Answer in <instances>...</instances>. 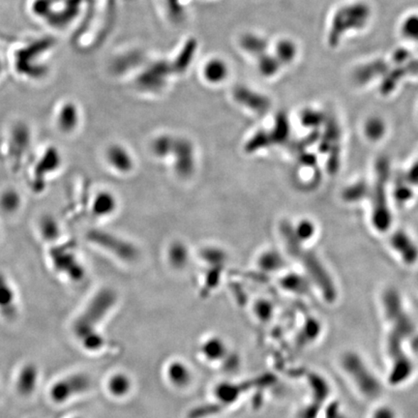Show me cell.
Wrapping results in <instances>:
<instances>
[{
	"instance_id": "1",
	"label": "cell",
	"mask_w": 418,
	"mask_h": 418,
	"mask_svg": "<svg viewBox=\"0 0 418 418\" xmlns=\"http://www.w3.org/2000/svg\"><path fill=\"white\" fill-rule=\"evenodd\" d=\"M117 302V296L112 289H103L88 301L84 311L74 323V333L77 339L85 335L99 333L98 323L104 320Z\"/></svg>"
},
{
	"instance_id": "2",
	"label": "cell",
	"mask_w": 418,
	"mask_h": 418,
	"mask_svg": "<svg viewBox=\"0 0 418 418\" xmlns=\"http://www.w3.org/2000/svg\"><path fill=\"white\" fill-rule=\"evenodd\" d=\"M92 385L90 377L85 373H75L61 377L50 388V398L55 404H63L87 393Z\"/></svg>"
},
{
	"instance_id": "3",
	"label": "cell",
	"mask_w": 418,
	"mask_h": 418,
	"mask_svg": "<svg viewBox=\"0 0 418 418\" xmlns=\"http://www.w3.org/2000/svg\"><path fill=\"white\" fill-rule=\"evenodd\" d=\"M87 240L95 245L114 254L125 262L135 261L139 252L135 246L111 232L102 230H92L87 234Z\"/></svg>"
},
{
	"instance_id": "4",
	"label": "cell",
	"mask_w": 418,
	"mask_h": 418,
	"mask_svg": "<svg viewBox=\"0 0 418 418\" xmlns=\"http://www.w3.org/2000/svg\"><path fill=\"white\" fill-rule=\"evenodd\" d=\"M50 261L58 274L72 282H80L85 275V265L71 247L55 248L50 251Z\"/></svg>"
},
{
	"instance_id": "5",
	"label": "cell",
	"mask_w": 418,
	"mask_h": 418,
	"mask_svg": "<svg viewBox=\"0 0 418 418\" xmlns=\"http://www.w3.org/2000/svg\"><path fill=\"white\" fill-rule=\"evenodd\" d=\"M82 114L79 104L74 100H63L56 107L55 125L64 136H72L82 125Z\"/></svg>"
},
{
	"instance_id": "6",
	"label": "cell",
	"mask_w": 418,
	"mask_h": 418,
	"mask_svg": "<svg viewBox=\"0 0 418 418\" xmlns=\"http://www.w3.org/2000/svg\"><path fill=\"white\" fill-rule=\"evenodd\" d=\"M104 158L109 167L119 173H130L133 168L132 155L122 144H114L104 151Z\"/></svg>"
},
{
	"instance_id": "7",
	"label": "cell",
	"mask_w": 418,
	"mask_h": 418,
	"mask_svg": "<svg viewBox=\"0 0 418 418\" xmlns=\"http://www.w3.org/2000/svg\"><path fill=\"white\" fill-rule=\"evenodd\" d=\"M10 147L16 157L23 156L31 146L32 133L28 123L18 122L11 127Z\"/></svg>"
},
{
	"instance_id": "8",
	"label": "cell",
	"mask_w": 418,
	"mask_h": 418,
	"mask_svg": "<svg viewBox=\"0 0 418 418\" xmlns=\"http://www.w3.org/2000/svg\"><path fill=\"white\" fill-rule=\"evenodd\" d=\"M0 312L4 317L14 318L18 312V296L9 279L0 272Z\"/></svg>"
},
{
	"instance_id": "9",
	"label": "cell",
	"mask_w": 418,
	"mask_h": 418,
	"mask_svg": "<svg viewBox=\"0 0 418 418\" xmlns=\"http://www.w3.org/2000/svg\"><path fill=\"white\" fill-rule=\"evenodd\" d=\"M173 151L176 154V171L181 176H188L194 171V150L192 144L185 139L174 141Z\"/></svg>"
},
{
	"instance_id": "10",
	"label": "cell",
	"mask_w": 418,
	"mask_h": 418,
	"mask_svg": "<svg viewBox=\"0 0 418 418\" xmlns=\"http://www.w3.org/2000/svg\"><path fill=\"white\" fill-rule=\"evenodd\" d=\"M166 377L171 387L184 390L192 383V370L181 360H173L166 367Z\"/></svg>"
},
{
	"instance_id": "11",
	"label": "cell",
	"mask_w": 418,
	"mask_h": 418,
	"mask_svg": "<svg viewBox=\"0 0 418 418\" xmlns=\"http://www.w3.org/2000/svg\"><path fill=\"white\" fill-rule=\"evenodd\" d=\"M63 164V157L55 146H50L45 150L44 154L37 161V164L34 168L35 176L36 179L43 178V176H48L50 174L55 173L60 170Z\"/></svg>"
},
{
	"instance_id": "12",
	"label": "cell",
	"mask_w": 418,
	"mask_h": 418,
	"mask_svg": "<svg viewBox=\"0 0 418 418\" xmlns=\"http://www.w3.org/2000/svg\"><path fill=\"white\" fill-rule=\"evenodd\" d=\"M39 383V372L33 364L21 367L16 380V388L21 396H31Z\"/></svg>"
},
{
	"instance_id": "13",
	"label": "cell",
	"mask_w": 418,
	"mask_h": 418,
	"mask_svg": "<svg viewBox=\"0 0 418 418\" xmlns=\"http://www.w3.org/2000/svg\"><path fill=\"white\" fill-rule=\"evenodd\" d=\"M117 200L114 195L109 191L96 193L91 202L90 210L95 218H106L117 210Z\"/></svg>"
},
{
	"instance_id": "14",
	"label": "cell",
	"mask_w": 418,
	"mask_h": 418,
	"mask_svg": "<svg viewBox=\"0 0 418 418\" xmlns=\"http://www.w3.org/2000/svg\"><path fill=\"white\" fill-rule=\"evenodd\" d=\"M23 205V198L17 189L7 187L0 192V211L5 215L17 214Z\"/></svg>"
},
{
	"instance_id": "15",
	"label": "cell",
	"mask_w": 418,
	"mask_h": 418,
	"mask_svg": "<svg viewBox=\"0 0 418 418\" xmlns=\"http://www.w3.org/2000/svg\"><path fill=\"white\" fill-rule=\"evenodd\" d=\"M37 227H38L40 237L48 242L55 243L60 240L63 235V227L60 222L55 216L50 214H45L40 217Z\"/></svg>"
},
{
	"instance_id": "16",
	"label": "cell",
	"mask_w": 418,
	"mask_h": 418,
	"mask_svg": "<svg viewBox=\"0 0 418 418\" xmlns=\"http://www.w3.org/2000/svg\"><path fill=\"white\" fill-rule=\"evenodd\" d=\"M133 388V382L127 374L119 373L112 374L107 380V390L109 395L114 398H125L129 395Z\"/></svg>"
},
{
	"instance_id": "17",
	"label": "cell",
	"mask_w": 418,
	"mask_h": 418,
	"mask_svg": "<svg viewBox=\"0 0 418 418\" xmlns=\"http://www.w3.org/2000/svg\"><path fill=\"white\" fill-rule=\"evenodd\" d=\"M227 345L223 339L214 336L205 340L200 345V353L206 360L220 361L227 355Z\"/></svg>"
},
{
	"instance_id": "18",
	"label": "cell",
	"mask_w": 418,
	"mask_h": 418,
	"mask_svg": "<svg viewBox=\"0 0 418 418\" xmlns=\"http://www.w3.org/2000/svg\"><path fill=\"white\" fill-rule=\"evenodd\" d=\"M227 74V65L220 60L208 61L205 66V71H203V75H205V79L208 82H217V84L226 79Z\"/></svg>"
},
{
	"instance_id": "19",
	"label": "cell",
	"mask_w": 418,
	"mask_h": 418,
	"mask_svg": "<svg viewBox=\"0 0 418 418\" xmlns=\"http://www.w3.org/2000/svg\"><path fill=\"white\" fill-rule=\"evenodd\" d=\"M170 261L176 267H183L188 259V252L181 243H176L170 249Z\"/></svg>"
},
{
	"instance_id": "20",
	"label": "cell",
	"mask_w": 418,
	"mask_h": 418,
	"mask_svg": "<svg viewBox=\"0 0 418 418\" xmlns=\"http://www.w3.org/2000/svg\"><path fill=\"white\" fill-rule=\"evenodd\" d=\"M174 141L168 136H161L156 141H154L152 149L157 156L165 157L167 156L171 151H173Z\"/></svg>"
},
{
	"instance_id": "21",
	"label": "cell",
	"mask_w": 418,
	"mask_h": 418,
	"mask_svg": "<svg viewBox=\"0 0 418 418\" xmlns=\"http://www.w3.org/2000/svg\"><path fill=\"white\" fill-rule=\"evenodd\" d=\"M261 262L262 269L269 270V272L280 269L283 265V261L281 257L278 254L273 253V252L264 254L262 257L261 262Z\"/></svg>"
},
{
	"instance_id": "22",
	"label": "cell",
	"mask_w": 418,
	"mask_h": 418,
	"mask_svg": "<svg viewBox=\"0 0 418 418\" xmlns=\"http://www.w3.org/2000/svg\"><path fill=\"white\" fill-rule=\"evenodd\" d=\"M203 258L208 262H213L215 264H220L224 261V254L220 250H215V249H208L203 252Z\"/></svg>"
},
{
	"instance_id": "23",
	"label": "cell",
	"mask_w": 418,
	"mask_h": 418,
	"mask_svg": "<svg viewBox=\"0 0 418 418\" xmlns=\"http://www.w3.org/2000/svg\"><path fill=\"white\" fill-rule=\"evenodd\" d=\"M313 234V227L312 225L309 223H306V222H304L299 225V227H297V237L300 238H307L311 237Z\"/></svg>"
},
{
	"instance_id": "24",
	"label": "cell",
	"mask_w": 418,
	"mask_h": 418,
	"mask_svg": "<svg viewBox=\"0 0 418 418\" xmlns=\"http://www.w3.org/2000/svg\"><path fill=\"white\" fill-rule=\"evenodd\" d=\"M0 235H1V229H0Z\"/></svg>"
},
{
	"instance_id": "25",
	"label": "cell",
	"mask_w": 418,
	"mask_h": 418,
	"mask_svg": "<svg viewBox=\"0 0 418 418\" xmlns=\"http://www.w3.org/2000/svg\"><path fill=\"white\" fill-rule=\"evenodd\" d=\"M74 418H82V417H74Z\"/></svg>"
}]
</instances>
